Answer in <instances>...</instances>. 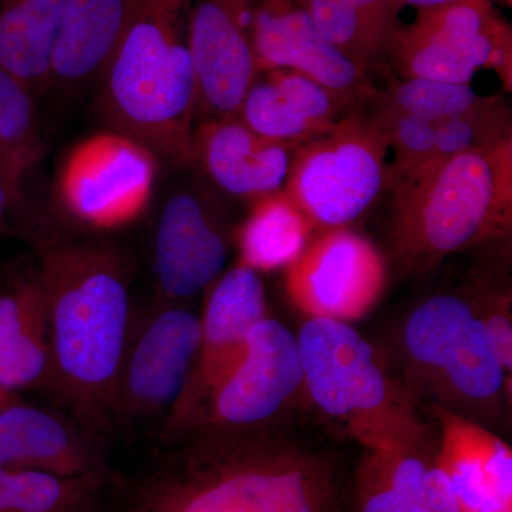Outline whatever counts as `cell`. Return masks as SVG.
I'll return each mask as SVG.
<instances>
[{"label": "cell", "mask_w": 512, "mask_h": 512, "mask_svg": "<svg viewBox=\"0 0 512 512\" xmlns=\"http://www.w3.org/2000/svg\"><path fill=\"white\" fill-rule=\"evenodd\" d=\"M119 512H333L332 458L265 429L188 433ZM177 440V441H178Z\"/></svg>", "instance_id": "1"}, {"label": "cell", "mask_w": 512, "mask_h": 512, "mask_svg": "<svg viewBox=\"0 0 512 512\" xmlns=\"http://www.w3.org/2000/svg\"><path fill=\"white\" fill-rule=\"evenodd\" d=\"M52 346L53 392L93 433L113 426L121 362L130 336L127 256L103 241L57 239L36 248Z\"/></svg>", "instance_id": "2"}, {"label": "cell", "mask_w": 512, "mask_h": 512, "mask_svg": "<svg viewBox=\"0 0 512 512\" xmlns=\"http://www.w3.org/2000/svg\"><path fill=\"white\" fill-rule=\"evenodd\" d=\"M191 10L192 0H127L123 36L97 83V109L107 128L181 170L192 168L197 126Z\"/></svg>", "instance_id": "3"}, {"label": "cell", "mask_w": 512, "mask_h": 512, "mask_svg": "<svg viewBox=\"0 0 512 512\" xmlns=\"http://www.w3.org/2000/svg\"><path fill=\"white\" fill-rule=\"evenodd\" d=\"M390 245L407 274L511 237L512 134L387 185Z\"/></svg>", "instance_id": "4"}, {"label": "cell", "mask_w": 512, "mask_h": 512, "mask_svg": "<svg viewBox=\"0 0 512 512\" xmlns=\"http://www.w3.org/2000/svg\"><path fill=\"white\" fill-rule=\"evenodd\" d=\"M303 387L326 416L367 450L429 446L412 393L384 372L350 323L309 318L298 335Z\"/></svg>", "instance_id": "5"}, {"label": "cell", "mask_w": 512, "mask_h": 512, "mask_svg": "<svg viewBox=\"0 0 512 512\" xmlns=\"http://www.w3.org/2000/svg\"><path fill=\"white\" fill-rule=\"evenodd\" d=\"M389 143L362 106L298 144L285 194L320 231L349 228L386 194Z\"/></svg>", "instance_id": "6"}, {"label": "cell", "mask_w": 512, "mask_h": 512, "mask_svg": "<svg viewBox=\"0 0 512 512\" xmlns=\"http://www.w3.org/2000/svg\"><path fill=\"white\" fill-rule=\"evenodd\" d=\"M403 342L414 375L448 404L485 410L511 392L493 340L466 296L440 293L421 303L407 319Z\"/></svg>", "instance_id": "7"}, {"label": "cell", "mask_w": 512, "mask_h": 512, "mask_svg": "<svg viewBox=\"0 0 512 512\" xmlns=\"http://www.w3.org/2000/svg\"><path fill=\"white\" fill-rule=\"evenodd\" d=\"M158 170L160 158L151 148L106 128L67 151L56 174V201L84 227H123L147 210Z\"/></svg>", "instance_id": "8"}, {"label": "cell", "mask_w": 512, "mask_h": 512, "mask_svg": "<svg viewBox=\"0 0 512 512\" xmlns=\"http://www.w3.org/2000/svg\"><path fill=\"white\" fill-rule=\"evenodd\" d=\"M201 319L187 303L156 298L134 313L114 402L113 423L128 424L171 412L190 379Z\"/></svg>", "instance_id": "9"}, {"label": "cell", "mask_w": 512, "mask_h": 512, "mask_svg": "<svg viewBox=\"0 0 512 512\" xmlns=\"http://www.w3.org/2000/svg\"><path fill=\"white\" fill-rule=\"evenodd\" d=\"M266 316L264 284L247 265L238 262L205 291L197 356L183 394L165 419L164 439L177 441L191 430L244 355L249 333Z\"/></svg>", "instance_id": "10"}, {"label": "cell", "mask_w": 512, "mask_h": 512, "mask_svg": "<svg viewBox=\"0 0 512 512\" xmlns=\"http://www.w3.org/2000/svg\"><path fill=\"white\" fill-rule=\"evenodd\" d=\"M301 387L303 367L298 338L284 323L266 316L251 330L238 365L220 384L188 433L265 429Z\"/></svg>", "instance_id": "11"}, {"label": "cell", "mask_w": 512, "mask_h": 512, "mask_svg": "<svg viewBox=\"0 0 512 512\" xmlns=\"http://www.w3.org/2000/svg\"><path fill=\"white\" fill-rule=\"evenodd\" d=\"M386 262L372 241L350 228H333L311 239L288 266L289 298L309 318L355 322L379 301Z\"/></svg>", "instance_id": "12"}, {"label": "cell", "mask_w": 512, "mask_h": 512, "mask_svg": "<svg viewBox=\"0 0 512 512\" xmlns=\"http://www.w3.org/2000/svg\"><path fill=\"white\" fill-rule=\"evenodd\" d=\"M228 237L210 191L191 183L165 198L154 234L153 271L158 299L187 303L224 272Z\"/></svg>", "instance_id": "13"}, {"label": "cell", "mask_w": 512, "mask_h": 512, "mask_svg": "<svg viewBox=\"0 0 512 512\" xmlns=\"http://www.w3.org/2000/svg\"><path fill=\"white\" fill-rule=\"evenodd\" d=\"M188 47L197 82V124L237 117L259 73L251 0H202L191 10Z\"/></svg>", "instance_id": "14"}, {"label": "cell", "mask_w": 512, "mask_h": 512, "mask_svg": "<svg viewBox=\"0 0 512 512\" xmlns=\"http://www.w3.org/2000/svg\"><path fill=\"white\" fill-rule=\"evenodd\" d=\"M251 35L259 73L293 70L362 103L375 87L370 72L330 45L296 0H251Z\"/></svg>", "instance_id": "15"}, {"label": "cell", "mask_w": 512, "mask_h": 512, "mask_svg": "<svg viewBox=\"0 0 512 512\" xmlns=\"http://www.w3.org/2000/svg\"><path fill=\"white\" fill-rule=\"evenodd\" d=\"M295 147L258 136L238 117L195 126L192 170L218 192L254 202L285 190Z\"/></svg>", "instance_id": "16"}, {"label": "cell", "mask_w": 512, "mask_h": 512, "mask_svg": "<svg viewBox=\"0 0 512 512\" xmlns=\"http://www.w3.org/2000/svg\"><path fill=\"white\" fill-rule=\"evenodd\" d=\"M100 437L73 416L19 399L0 412V467L60 477H106Z\"/></svg>", "instance_id": "17"}, {"label": "cell", "mask_w": 512, "mask_h": 512, "mask_svg": "<svg viewBox=\"0 0 512 512\" xmlns=\"http://www.w3.org/2000/svg\"><path fill=\"white\" fill-rule=\"evenodd\" d=\"M441 437L436 461L461 512H512L511 447L466 414L434 406Z\"/></svg>", "instance_id": "18"}, {"label": "cell", "mask_w": 512, "mask_h": 512, "mask_svg": "<svg viewBox=\"0 0 512 512\" xmlns=\"http://www.w3.org/2000/svg\"><path fill=\"white\" fill-rule=\"evenodd\" d=\"M49 315L36 265L0 285V387L52 389Z\"/></svg>", "instance_id": "19"}, {"label": "cell", "mask_w": 512, "mask_h": 512, "mask_svg": "<svg viewBox=\"0 0 512 512\" xmlns=\"http://www.w3.org/2000/svg\"><path fill=\"white\" fill-rule=\"evenodd\" d=\"M127 20V0H69L50 62L49 86L99 83Z\"/></svg>", "instance_id": "20"}, {"label": "cell", "mask_w": 512, "mask_h": 512, "mask_svg": "<svg viewBox=\"0 0 512 512\" xmlns=\"http://www.w3.org/2000/svg\"><path fill=\"white\" fill-rule=\"evenodd\" d=\"M69 0H0V69L33 93L49 87L50 62Z\"/></svg>", "instance_id": "21"}, {"label": "cell", "mask_w": 512, "mask_h": 512, "mask_svg": "<svg viewBox=\"0 0 512 512\" xmlns=\"http://www.w3.org/2000/svg\"><path fill=\"white\" fill-rule=\"evenodd\" d=\"M313 227L285 191L252 202L238 231L239 264L256 272L291 266L312 239Z\"/></svg>", "instance_id": "22"}, {"label": "cell", "mask_w": 512, "mask_h": 512, "mask_svg": "<svg viewBox=\"0 0 512 512\" xmlns=\"http://www.w3.org/2000/svg\"><path fill=\"white\" fill-rule=\"evenodd\" d=\"M429 446L369 450L356 477V512H413L427 468Z\"/></svg>", "instance_id": "23"}, {"label": "cell", "mask_w": 512, "mask_h": 512, "mask_svg": "<svg viewBox=\"0 0 512 512\" xmlns=\"http://www.w3.org/2000/svg\"><path fill=\"white\" fill-rule=\"evenodd\" d=\"M106 477L0 467V512H99Z\"/></svg>", "instance_id": "24"}, {"label": "cell", "mask_w": 512, "mask_h": 512, "mask_svg": "<svg viewBox=\"0 0 512 512\" xmlns=\"http://www.w3.org/2000/svg\"><path fill=\"white\" fill-rule=\"evenodd\" d=\"M320 35L367 72L386 64L394 30L377 22L348 0H296Z\"/></svg>", "instance_id": "25"}, {"label": "cell", "mask_w": 512, "mask_h": 512, "mask_svg": "<svg viewBox=\"0 0 512 512\" xmlns=\"http://www.w3.org/2000/svg\"><path fill=\"white\" fill-rule=\"evenodd\" d=\"M491 97L493 96H481L471 84L392 79L383 89L373 87L363 103L379 109L441 121L481 109Z\"/></svg>", "instance_id": "26"}, {"label": "cell", "mask_w": 512, "mask_h": 512, "mask_svg": "<svg viewBox=\"0 0 512 512\" xmlns=\"http://www.w3.org/2000/svg\"><path fill=\"white\" fill-rule=\"evenodd\" d=\"M237 117L258 136L291 146L323 134L295 113L265 73L255 77L239 106Z\"/></svg>", "instance_id": "27"}, {"label": "cell", "mask_w": 512, "mask_h": 512, "mask_svg": "<svg viewBox=\"0 0 512 512\" xmlns=\"http://www.w3.org/2000/svg\"><path fill=\"white\" fill-rule=\"evenodd\" d=\"M0 147L35 167L45 144L40 136L35 93L0 69Z\"/></svg>", "instance_id": "28"}, {"label": "cell", "mask_w": 512, "mask_h": 512, "mask_svg": "<svg viewBox=\"0 0 512 512\" xmlns=\"http://www.w3.org/2000/svg\"><path fill=\"white\" fill-rule=\"evenodd\" d=\"M478 313L488 330L505 375L512 373V320L510 292L500 291L488 281L473 286Z\"/></svg>", "instance_id": "29"}, {"label": "cell", "mask_w": 512, "mask_h": 512, "mask_svg": "<svg viewBox=\"0 0 512 512\" xmlns=\"http://www.w3.org/2000/svg\"><path fill=\"white\" fill-rule=\"evenodd\" d=\"M32 168L12 151L0 147V232L22 207L23 180Z\"/></svg>", "instance_id": "30"}, {"label": "cell", "mask_w": 512, "mask_h": 512, "mask_svg": "<svg viewBox=\"0 0 512 512\" xmlns=\"http://www.w3.org/2000/svg\"><path fill=\"white\" fill-rule=\"evenodd\" d=\"M413 512H461L453 488L436 458L424 474Z\"/></svg>", "instance_id": "31"}, {"label": "cell", "mask_w": 512, "mask_h": 512, "mask_svg": "<svg viewBox=\"0 0 512 512\" xmlns=\"http://www.w3.org/2000/svg\"><path fill=\"white\" fill-rule=\"evenodd\" d=\"M348 2L389 29L396 30L402 25L399 19L402 8L396 0H348Z\"/></svg>", "instance_id": "32"}, {"label": "cell", "mask_w": 512, "mask_h": 512, "mask_svg": "<svg viewBox=\"0 0 512 512\" xmlns=\"http://www.w3.org/2000/svg\"><path fill=\"white\" fill-rule=\"evenodd\" d=\"M400 8L404 6H413L417 10L436 8V6L446 5V3L454 2V0H396Z\"/></svg>", "instance_id": "33"}, {"label": "cell", "mask_w": 512, "mask_h": 512, "mask_svg": "<svg viewBox=\"0 0 512 512\" xmlns=\"http://www.w3.org/2000/svg\"><path fill=\"white\" fill-rule=\"evenodd\" d=\"M18 400V394L10 393L8 390L2 389V387H0V412L5 410L6 407L10 406V404L18 402Z\"/></svg>", "instance_id": "34"}, {"label": "cell", "mask_w": 512, "mask_h": 512, "mask_svg": "<svg viewBox=\"0 0 512 512\" xmlns=\"http://www.w3.org/2000/svg\"><path fill=\"white\" fill-rule=\"evenodd\" d=\"M505 3H508V5H511V0H504Z\"/></svg>", "instance_id": "35"}]
</instances>
